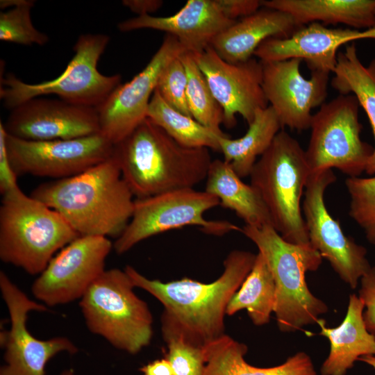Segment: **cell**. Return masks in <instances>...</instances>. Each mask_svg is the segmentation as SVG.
<instances>
[{
  "instance_id": "obj_26",
  "label": "cell",
  "mask_w": 375,
  "mask_h": 375,
  "mask_svg": "<svg viewBox=\"0 0 375 375\" xmlns=\"http://www.w3.org/2000/svg\"><path fill=\"white\" fill-rule=\"evenodd\" d=\"M282 128L274 110L269 106L259 110L246 133L241 138L231 139L224 135L219 137V151L224 160L229 163L241 178L249 176L258 160L269 147Z\"/></svg>"
},
{
  "instance_id": "obj_31",
  "label": "cell",
  "mask_w": 375,
  "mask_h": 375,
  "mask_svg": "<svg viewBox=\"0 0 375 375\" xmlns=\"http://www.w3.org/2000/svg\"><path fill=\"white\" fill-rule=\"evenodd\" d=\"M35 4L32 0H1L0 8L8 10L0 13V40L23 45L43 46L49 36L36 29L32 22L31 10Z\"/></svg>"
},
{
  "instance_id": "obj_37",
  "label": "cell",
  "mask_w": 375,
  "mask_h": 375,
  "mask_svg": "<svg viewBox=\"0 0 375 375\" xmlns=\"http://www.w3.org/2000/svg\"><path fill=\"white\" fill-rule=\"evenodd\" d=\"M216 2L222 13L233 21L247 17L262 7L260 0H216Z\"/></svg>"
},
{
  "instance_id": "obj_22",
  "label": "cell",
  "mask_w": 375,
  "mask_h": 375,
  "mask_svg": "<svg viewBox=\"0 0 375 375\" xmlns=\"http://www.w3.org/2000/svg\"><path fill=\"white\" fill-rule=\"evenodd\" d=\"M364 309L363 301L352 294L345 317L339 326L330 328L324 319H318L319 335L330 342V352L320 367L321 375H346L360 357L375 356V335L366 328Z\"/></svg>"
},
{
  "instance_id": "obj_30",
  "label": "cell",
  "mask_w": 375,
  "mask_h": 375,
  "mask_svg": "<svg viewBox=\"0 0 375 375\" xmlns=\"http://www.w3.org/2000/svg\"><path fill=\"white\" fill-rule=\"evenodd\" d=\"M179 58L187 74L186 97L191 117L203 126L224 133L220 128L224 122L223 110L214 97L193 53L185 51Z\"/></svg>"
},
{
  "instance_id": "obj_32",
  "label": "cell",
  "mask_w": 375,
  "mask_h": 375,
  "mask_svg": "<svg viewBox=\"0 0 375 375\" xmlns=\"http://www.w3.org/2000/svg\"><path fill=\"white\" fill-rule=\"evenodd\" d=\"M345 185L351 199L349 216L362 228L369 242L375 245V175L348 177Z\"/></svg>"
},
{
  "instance_id": "obj_14",
  "label": "cell",
  "mask_w": 375,
  "mask_h": 375,
  "mask_svg": "<svg viewBox=\"0 0 375 375\" xmlns=\"http://www.w3.org/2000/svg\"><path fill=\"white\" fill-rule=\"evenodd\" d=\"M0 290L11 324L10 330L1 333L6 365L1 367L0 375H45V366L51 358L63 351L70 354L78 351L67 338L42 340L29 332L28 313L48 311V307L30 299L3 271L0 272Z\"/></svg>"
},
{
  "instance_id": "obj_13",
  "label": "cell",
  "mask_w": 375,
  "mask_h": 375,
  "mask_svg": "<svg viewBox=\"0 0 375 375\" xmlns=\"http://www.w3.org/2000/svg\"><path fill=\"white\" fill-rule=\"evenodd\" d=\"M112 248L107 237H78L54 256L35 279L33 296L47 307L81 299L104 272Z\"/></svg>"
},
{
  "instance_id": "obj_10",
  "label": "cell",
  "mask_w": 375,
  "mask_h": 375,
  "mask_svg": "<svg viewBox=\"0 0 375 375\" xmlns=\"http://www.w3.org/2000/svg\"><path fill=\"white\" fill-rule=\"evenodd\" d=\"M217 206L219 201L216 196L194 188L135 199L131 220L116 238L113 249L117 253L122 254L145 239L189 226H197L203 233L216 236L241 231V228L228 221L204 217L208 210Z\"/></svg>"
},
{
  "instance_id": "obj_21",
  "label": "cell",
  "mask_w": 375,
  "mask_h": 375,
  "mask_svg": "<svg viewBox=\"0 0 375 375\" xmlns=\"http://www.w3.org/2000/svg\"><path fill=\"white\" fill-rule=\"evenodd\" d=\"M301 27L288 13L261 7L221 32L210 46L226 62H242L267 39L289 37Z\"/></svg>"
},
{
  "instance_id": "obj_39",
  "label": "cell",
  "mask_w": 375,
  "mask_h": 375,
  "mask_svg": "<svg viewBox=\"0 0 375 375\" xmlns=\"http://www.w3.org/2000/svg\"><path fill=\"white\" fill-rule=\"evenodd\" d=\"M140 370L143 375H174L169 362L165 358L153 360Z\"/></svg>"
},
{
  "instance_id": "obj_12",
  "label": "cell",
  "mask_w": 375,
  "mask_h": 375,
  "mask_svg": "<svg viewBox=\"0 0 375 375\" xmlns=\"http://www.w3.org/2000/svg\"><path fill=\"white\" fill-rule=\"evenodd\" d=\"M8 156L17 176L31 174L56 179L81 174L110 158L114 144L101 133L54 140H26L7 134Z\"/></svg>"
},
{
  "instance_id": "obj_3",
  "label": "cell",
  "mask_w": 375,
  "mask_h": 375,
  "mask_svg": "<svg viewBox=\"0 0 375 375\" xmlns=\"http://www.w3.org/2000/svg\"><path fill=\"white\" fill-rule=\"evenodd\" d=\"M112 157L135 199L194 188L212 162L208 149L181 145L149 118L114 144Z\"/></svg>"
},
{
  "instance_id": "obj_8",
  "label": "cell",
  "mask_w": 375,
  "mask_h": 375,
  "mask_svg": "<svg viewBox=\"0 0 375 375\" xmlns=\"http://www.w3.org/2000/svg\"><path fill=\"white\" fill-rule=\"evenodd\" d=\"M109 41L105 34L81 35L67 67L51 81L28 83L10 73L1 77L0 99L3 106L12 110L31 99L53 94L72 104L97 108L122 81L120 74L104 75L97 68Z\"/></svg>"
},
{
  "instance_id": "obj_36",
  "label": "cell",
  "mask_w": 375,
  "mask_h": 375,
  "mask_svg": "<svg viewBox=\"0 0 375 375\" xmlns=\"http://www.w3.org/2000/svg\"><path fill=\"white\" fill-rule=\"evenodd\" d=\"M6 132L3 124L0 122V192L4 195L19 188L12 165L10 162L6 144Z\"/></svg>"
},
{
  "instance_id": "obj_41",
  "label": "cell",
  "mask_w": 375,
  "mask_h": 375,
  "mask_svg": "<svg viewBox=\"0 0 375 375\" xmlns=\"http://www.w3.org/2000/svg\"><path fill=\"white\" fill-rule=\"evenodd\" d=\"M60 375H74V373L72 369H68L64 371Z\"/></svg>"
},
{
  "instance_id": "obj_11",
  "label": "cell",
  "mask_w": 375,
  "mask_h": 375,
  "mask_svg": "<svg viewBox=\"0 0 375 375\" xmlns=\"http://www.w3.org/2000/svg\"><path fill=\"white\" fill-rule=\"evenodd\" d=\"M335 180L332 169L311 173L304 191L302 212L311 246L329 262L344 283L356 289L372 266L366 248L344 235L339 222L326 207L325 190Z\"/></svg>"
},
{
  "instance_id": "obj_7",
  "label": "cell",
  "mask_w": 375,
  "mask_h": 375,
  "mask_svg": "<svg viewBox=\"0 0 375 375\" xmlns=\"http://www.w3.org/2000/svg\"><path fill=\"white\" fill-rule=\"evenodd\" d=\"M134 288L124 269L105 270L79 302L90 331L131 354L148 346L153 335L152 314Z\"/></svg>"
},
{
  "instance_id": "obj_29",
  "label": "cell",
  "mask_w": 375,
  "mask_h": 375,
  "mask_svg": "<svg viewBox=\"0 0 375 375\" xmlns=\"http://www.w3.org/2000/svg\"><path fill=\"white\" fill-rule=\"evenodd\" d=\"M147 118L185 147L206 148L219 151V137L226 135L218 133L173 108L156 90L149 102Z\"/></svg>"
},
{
  "instance_id": "obj_6",
  "label": "cell",
  "mask_w": 375,
  "mask_h": 375,
  "mask_svg": "<svg viewBox=\"0 0 375 375\" xmlns=\"http://www.w3.org/2000/svg\"><path fill=\"white\" fill-rule=\"evenodd\" d=\"M310 174L305 151L281 130L249 175L250 185L267 207L272 226L292 244H310L301 199Z\"/></svg>"
},
{
  "instance_id": "obj_23",
  "label": "cell",
  "mask_w": 375,
  "mask_h": 375,
  "mask_svg": "<svg viewBox=\"0 0 375 375\" xmlns=\"http://www.w3.org/2000/svg\"><path fill=\"white\" fill-rule=\"evenodd\" d=\"M247 346L224 334L203 347L205 367L202 375H317L311 358L299 351L283 363L258 367L247 362Z\"/></svg>"
},
{
  "instance_id": "obj_38",
  "label": "cell",
  "mask_w": 375,
  "mask_h": 375,
  "mask_svg": "<svg viewBox=\"0 0 375 375\" xmlns=\"http://www.w3.org/2000/svg\"><path fill=\"white\" fill-rule=\"evenodd\" d=\"M161 0H124L122 4L138 16L150 15L162 5Z\"/></svg>"
},
{
  "instance_id": "obj_25",
  "label": "cell",
  "mask_w": 375,
  "mask_h": 375,
  "mask_svg": "<svg viewBox=\"0 0 375 375\" xmlns=\"http://www.w3.org/2000/svg\"><path fill=\"white\" fill-rule=\"evenodd\" d=\"M206 181L205 191L216 196L219 206L234 211L245 225H272L267 208L257 191L244 183L225 160H212Z\"/></svg>"
},
{
  "instance_id": "obj_35",
  "label": "cell",
  "mask_w": 375,
  "mask_h": 375,
  "mask_svg": "<svg viewBox=\"0 0 375 375\" xmlns=\"http://www.w3.org/2000/svg\"><path fill=\"white\" fill-rule=\"evenodd\" d=\"M358 297L365 305L363 318L367 331L375 335V266L360 278Z\"/></svg>"
},
{
  "instance_id": "obj_20",
  "label": "cell",
  "mask_w": 375,
  "mask_h": 375,
  "mask_svg": "<svg viewBox=\"0 0 375 375\" xmlns=\"http://www.w3.org/2000/svg\"><path fill=\"white\" fill-rule=\"evenodd\" d=\"M235 22L222 13L216 0H188L172 15L137 16L121 22L117 28L121 32L142 28L164 31L176 38L188 51L199 53Z\"/></svg>"
},
{
  "instance_id": "obj_34",
  "label": "cell",
  "mask_w": 375,
  "mask_h": 375,
  "mask_svg": "<svg viewBox=\"0 0 375 375\" xmlns=\"http://www.w3.org/2000/svg\"><path fill=\"white\" fill-rule=\"evenodd\" d=\"M169 362L174 375H202L206 361L203 348L190 344L181 338L165 342Z\"/></svg>"
},
{
  "instance_id": "obj_24",
  "label": "cell",
  "mask_w": 375,
  "mask_h": 375,
  "mask_svg": "<svg viewBox=\"0 0 375 375\" xmlns=\"http://www.w3.org/2000/svg\"><path fill=\"white\" fill-rule=\"evenodd\" d=\"M261 5L288 13L300 26L318 22L375 28V0H264Z\"/></svg>"
},
{
  "instance_id": "obj_5",
  "label": "cell",
  "mask_w": 375,
  "mask_h": 375,
  "mask_svg": "<svg viewBox=\"0 0 375 375\" xmlns=\"http://www.w3.org/2000/svg\"><path fill=\"white\" fill-rule=\"evenodd\" d=\"M80 235L57 211L19 188L2 196L0 258L40 274L54 254Z\"/></svg>"
},
{
  "instance_id": "obj_16",
  "label": "cell",
  "mask_w": 375,
  "mask_h": 375,
  "mask_svg": "<svg viewBox=\"0 0 375 375\" xmlns=\"http://www.w3.org/2000/svg\"><path fill=\"white\" fill-rule=\"evenodd\" d=\"M193 56L223 110L225 126H235L236 115H241L249 125L257 111L268 106L262 89L260 61L251 58L245 62L230 63L223 60L210 46Z\"/></svg>"
},
{
  "instance_id": "obj_9",
  "label": "cell",
  "mask_w": 375,
  "mask_h": 375,
  "mask_svg": "<svg viewBox=\"0 0 375 375\" xmlns=\"http://www.w3.org/2000/svg\"><path fill=\"white\" fill-rule=\"evenodd\" d=\"M359 106L353 94H339L312 115L305 151L311 173L336 168L357 177L365 172L374 147L361 140Z\"/></svg>"
},
{
  "instance_id": "obj_19",
  "label": "cell",
  "mask_w": 375,
  "mask_h": 375,
  "mask_svg": "<svg viewBox=\"0 0 375 375\" xmlns=\"http://www.w3.org/2000/svg\"><path fill=\"white\" fill-rule=\"evenodd\" d=\"M375 39V28L359 31L330 28L313 22L305 25L289 37L267 39L254 52L262 62L299 58L306 61L311 72H333L339 47L357 40Z\"/></svg>"
},
{
  "instance_id": "obj_2",
  "label": "cell",
  "mask_w": 375,
  "mask_h": 375,
  "mask_svg": "<svg viewBox=\"0 0 375 375\" xmlns=\"http://www.w3.org/2000/svg\"><path fill=\"white\" fill-rule=\"evenodd\" d=\"M30 196L59 212L80 236L116 238L135 201L112 155L81 174L42 183Z\"/></svg>"
},
{
  "instance_id": "obj_27",
  "label": "cell",
  "mask_w": 375,
  "mask_h": 375,
  "mask_svg": "<svg viewBox=\"0 0 375 375\" xmlns=\"http://www.w3.org/2000/svg\"><path fill=\"white\" fill-rule=\"evenodd\" d=\"M333 74L331 86L340 94L353 93L368 117L374 147L365 172L373 176L375 174V58L365 66L359 59L356 44L353 42L338 53L337 64Z\"/></svg>"
},
{
  "instance_id": "obj_15",
  "label": "cell",
  "mask_w": 375,
  "mask_h": 375,
  "mask_svg": "<svg viewBox=\"0 0 375 375\" xmlns=\"http://www.w3.org/2000/svg\"><path fill=\"white\" fill-rule=\"evenodd\" d=\"M188 51L169 34L145 67L129 81L119 85L97 109L100 133L115 144L147 118L151 97L165 67Z\"/></svg>"
},
{
  "instance_id": "obj_40",
  "label": "cell",
  "mask_w": 375,
  "mask_h": 375,
  "mask_svg": "<svg viewBox=\"0 0 375 375\" xmlns=\"http://www.w3.org/2000/svg\"><path fill=\"white\" fill-rule=\"evenodd\" d=\"M359 361H361L375 369V356L369 355L362 356L359 358Z\"/></svg>"
},
{
  "instance_id": "obj_1",
  "label": "cell",
  "mask_w": 375,
  "mask_h": 375,
  "mask_svg": "<svg viewBox=\"0 0 375 375\" xmlns=\"http://www.w3.org/2000/svg\"><path fill=\"white\" fill-rule=\"evenodd\" d=\"M256 254L235 249L224 260V271L212 283L188 277L162 282L149 279L132 266L124 268L135 287L161 303V330L165 342L181 338L203 348L225 333L227 306L251 270Z\"/></svg>"
},
{
  "instance_id": "obj_18",
  "label": "cell",
  "mask_w": 375,
  "mask_h": 375,
  "mask_svg": "<svg viewBox=\"0 0 375 375\" xmlns=\"http://www.w3.org/2000/svg\"><path fill=\"white\" fill-rule=\"evenodd\" d=\"M3 126L10 135L35 141L74 139L100 133L95 108L44 96L10 110Z\"/></svg>"
},
{
  "instance_id": "obj_33",
  "label": "cell",
  "mask_w": 375,
  "mask_h": 375,
  "mask_svg": "<svg viewBox=\"0 0 375 375\" xmlns=\"http://www.w3.org/2000/svg\"><path fill=\"white\" fill-rule=\"evenodd\" d=\"M179 56L174 58L165 67L158 78L156 90L167 104L191 117L186 97L188 77Z\"/></svg>"
},
{
  "instance_id": "obj_4",
  "label": "cell",
  "mask_w": 375,
  "mask_h": 375,
  "mask_svg": "<svg viewBox=\"0 0 375 375\" xmlns=\"http://www.w3.org/2000/svg\"><path fill=\"white\" fill-rule=\"evenodd\" d=\"M265 258L276 285L274 312L279 330L293 333L317 324L328 311L327 305L309 290L307 272L318 269L322 257L310 244L301 245L285 240L272 225H244L241 231Z\"/></svg>"
},
{
  "instance_id": "obj_17",
  "label": "cell",
  "mask_w": 375,
  "mask_h": 375,
  "mask_svg": "<svg viewBox=\"0 0 375 375\" xmlns=\"http://www.w3.org/2000/svg\"><path fill=\"white\" fill-rule=\"evenodd\" d=\"M301 60L290 58L262 62V89L282 128L299 131L310 128L311 111L322 106L328 94L329 74L311 72L305 78L301 74Z\"/></svg>"
},
{
  "instance_id": "obj_28",
  "label": "cell",
  "mask_w": 375,
  "mask_h": 375,
  "mask_svg": "<svg viewBox=\"0 0 375 375\" xmlns=\"http://www.w3.org/2000/svg\"><path fill=\"white\" fill-rule=\"evenodd\" d=\"M276 303V285L270 269L258 252L253 266L242 284L230 300L226 315L246 309L253 324L269 323Z\"/></svg>"
}]
</instances>
